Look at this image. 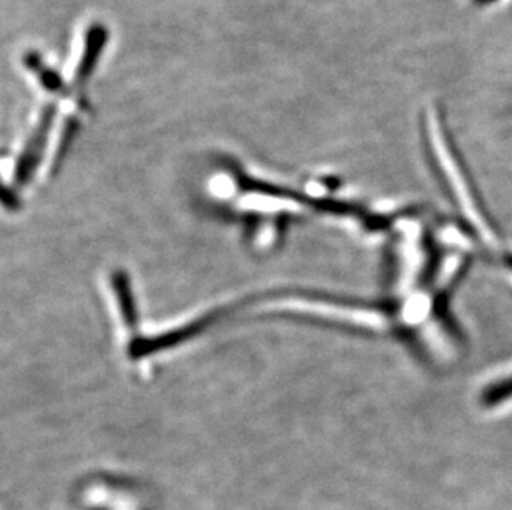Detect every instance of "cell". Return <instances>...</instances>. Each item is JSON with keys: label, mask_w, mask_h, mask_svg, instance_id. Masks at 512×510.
<instances>
[{"label": "cell", "mask_w": 512, "mask_h": 510, "mask_svg": "<svg viewBox=\"0 0 512 510\" xmlns=\"http://www.w3.org/2000/svg\"><path fill=\"white\" fill-rule=\"evenodd\" d=\"M107 39V34L103 29L90 30V37H88L87 49L83 53L82 62L78 67V78H87L88 73L92 70L93 65L97 62L98 53L102 50L103 42Z\"/></svg>", "instance_id": "6da1fadb"}, {"label": "cell", "mask_w": 512, "mask_h": 510, "mask_svg": "<svg viewBox=\"0 0 512 510\" xmlns=\"http://www.w3.org/2000/svg\"><path fill=\"white\" fill-rule=\"evenodd\" d=\"M512 398V378L509 380L499 381L491 390L486 391L484 401L488 406L501 405V401H508Z\"/></svg>", "instance_id": "7a4b0ae2"}]
</instances>
